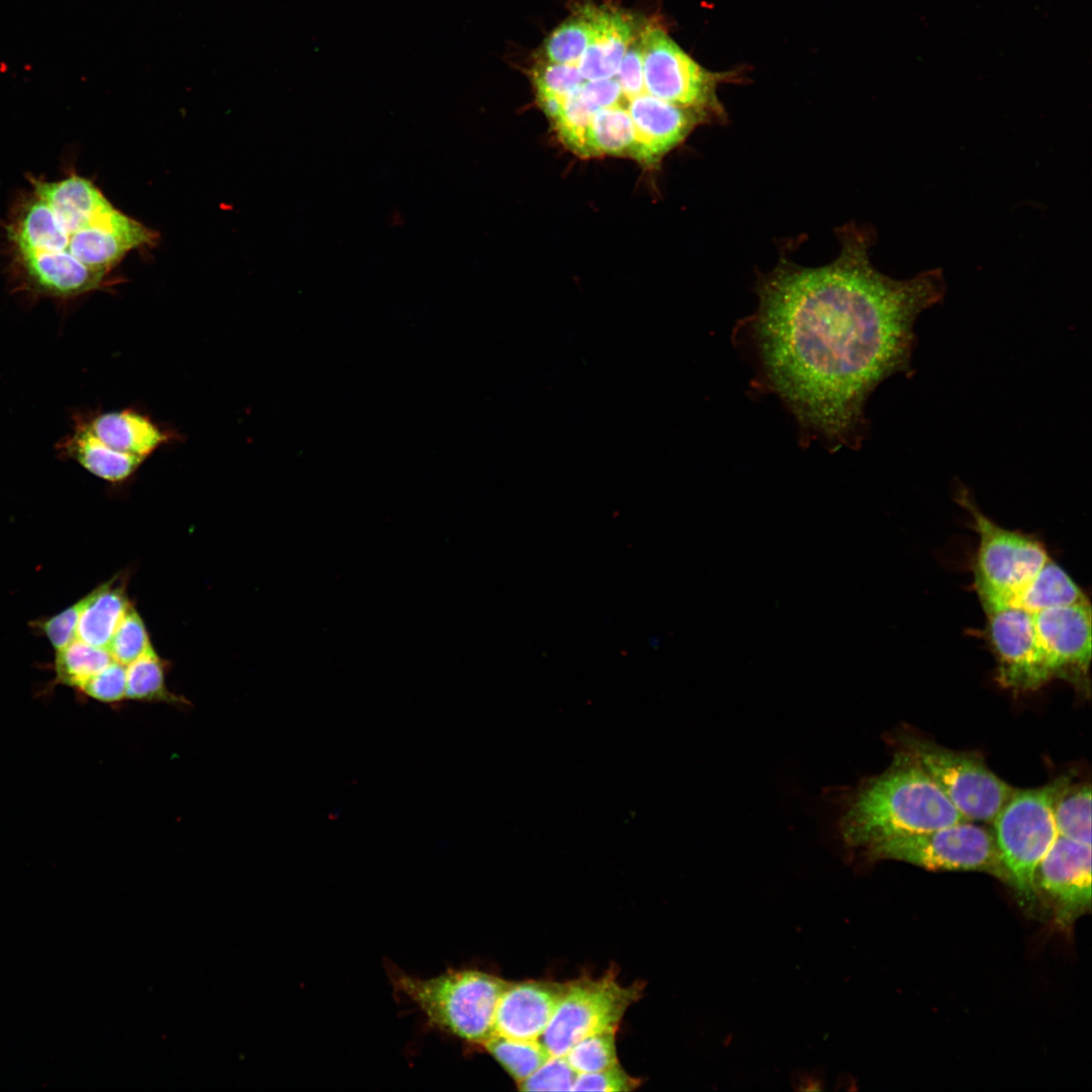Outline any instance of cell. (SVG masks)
Listing matches in <instances>:
<instances>
[{
	"instance_id": "1",
	"label": "cell",
	"mask_w": 1092,
	"mask_h": 1092,
	"mask_svg": "<svg viewBox=\"0 0 1092 1092\" xmlns=\"http://www.w3.org/2000/svg\"><path fill=\"white\" fill-rule=\"evenodd\" d=\"M871 229H840L831 263L787 259L757 282L758 305L734 330L755 371L752 385L777 395L793 415L803 445L858 448L868 432L872 392L896 373H913L919 314L942 300L940 268L904 280L870 260Z\"/></svg>"
},
{
	"instance_id": "11",
	"label": "cell",
	"mask_w": 1092,
	"mask_h": 1092,
	"mask_svg": "<svg viewBox=\"0 0 1092 1092\" xmlns=\"http://www.w3.org/2000/svg\"><path fill=\"white\" fill-rule=\"evenodd\" d=\"M983 609L987 618L985 634L995 657L996 677L1001 686L1028 692L1051 680L1032 613L1015 606Z\"/></svg>"
},
{
	"instance_id": "26",
	"label": "cell",
	"mask_w": 1092,
	"mask_h": 1092,
	"mask_svg": "<svg viewBox=\"0 0 1092 1092\" xmlns=\"http://www.w3.org/2000/svg\"><path fill=\"white\" fill-rule=\"evenodd\" d=\"M592 35L590 7L556 27L544 43L548 62L577 65Z\"/></svg>"
},
{
	"instance_id": "15",
	"label": "cell",
	"mask_w": 1092,
	"mask_h": 1092,
	"mask_svg": "<svg viewBox=\"0 0 1092 1092\" xmlns=\"http://www.w3.org/2000/svg\"><path fill=\"white\" fill-rule=\"evenodd\" d=\"M565 986L551 981L509 982L497 1003L494 1035L540 1039Z\"/></svg>"
},
{
	"instance_id": "17",
	"label": "cell",
	"mask_w": 1092,
	"mask_h": 1092,
	"mask_svg": "<svg viewBox=\"0 0 1092 1092\" xmlns=\"http://www.w3.org/2000/svg\"><path fill=\"white\" fill-rule=\"evenodd\" d=\"M64 457L72 458L94 475L117 482L129 477L145 458L116 451L98 439L80 418L73 432L57 446Z\"/></svg>"
},
{
	"instance_id": "13",
	"label": "cell",
	"mask_w": 1092,
	"mask_h": 1092,
	"mask_svg": "<svg viewBox=\"0 0 1092 1092\" xmlns=\"http://www.w3.org/2000/svg\"><path fill=\"white\" fill-rule=\"evenodd\" d=\"M1035 887L1050 901L1056 924L1071 927L1091 909V845L1058 836L1035 871Z\"/></svg>"
},
{
	"instance_id": "6",
	"label": "cell",
	"mask_w": 1092,
	"mask_h": 1092,
	"mask_svg": "<svg viewBox=\"0 0 1092 1092\" xmlns=\"http://www.w3.org/2000/svg\"><path fill=\"white\" fill-rule=\"evenodd\" d=\"M957 502L972 516V527L979 537L974 576L982 607H1016L1024 588L1051 558L1045 546L1034 535L993 522L968 489L957 491Z\"/></svg>"
},
{
	"instance_id": "30",
	"label": "cell",
	"mask_w": 1092,
	"mask_h": 1092,
	"mask_svg": "<svg viewBox=\"0 0 1092 1092\" xmlns=\"http://www.w3.org/2000/svg\"><path fill=\"white\" fill-rule=\"evenodd\" d=\"M577 1073L564 1056H551L528 1078L519 1083L523 1091H572Z\"/></svg>"
},
{
	"instance_id": "18",
	"label": "cell",
	"mask_w": 1092,
	"mask_h": 1092,
	"mask_svg": "<svg viewBox=\"0 0 1092 1092\" xmlns=\"http://www.w3.org/2000/svg\"><path fill=\"white\" fill-rule=\"evenodd\" d=\"M83 421L98 439L112 449L145 459L167 440V436L148 417L131 410L99 414Z\"/></svg>"
},
{
	"instance_id": "19",
	"label": "cell",
	"mask_w": 1092,
	"mask_h": 1092,
	"mask_svg": "<svg viewBox=\"0 0 1092 1092\" xmlns=\"http://www.w3.org/2000/svg\"><path fill=\"white\" fill-rule=\"evenodd\" d=\"M80 603L77 639L107 648L115 630L131 608L123 588L109 582Z\"/></svg>"
},
{
	"instance_id": "31",
	"label": "cell",
	"mask_w": 1092,
	"mask_h": 1092,
	"mask_svg": "<svg viewBox=\"0 0 1092 1092\" xmlns=\"http://www.w3.org/2000/svg\"><path fill=\"white\" fill-rule=\"evenodd\" d=\"M87 696L102 703H118L125 699V666L113 660L87 679L80 688Z\"/></svg>"
},
{
	"instance_id": "28",
	"label": "cell",
	"mask_w": 1092,
	"mask_h": 1092,
	"mask_svg": "<svg viewBox=\"0 0 1092 1092\" xmlns=\"http://www.w3.org/2000/svg\"><path fill=\"white\" fill-rule=\"evenodd\" d=\"M107 649L113 660L124 666L154 650L143 620L131 608L115 630Z\"/></svg>"
},
{
	"instance_id": "16",
	"label": "cell",
	"mask_w": 1092,
	"mask_h": 1092,
	"mask_svg": "<svg viewBox=\"0 0 1092 1092\" xmlns=\"http://www.w3.org/2000/svg\"><path fill=\"white\" fill-rule=\"evenodd\" d=\"M592 35L577 67L584 81L612 78L635 38L631 18L613 8L590 7Z\"/></svg>"
},
{
	"instance_id": "25",
	"label": "cell",
	"mask_w": 1092,
	"mask_h": 1092,
	"mask_svg": "<svg viewBox=\"0 0 1092 1092\" xmlns=\"http://www.w3.org/2000/svg\"><path fill=\"white\" fill-rule=\"evenodd\" d=\"M112 661L107 648L75 639L57 651L56 671L62 682L80 689L87 679Z\"/></svg>"
},
{
	"instance_id": "4",
	"label": "cell",
	"mask_w": 1092,
	"mask_h": 1092,
	"mask_svg": "<svg viewBox=\"0 0 1092 1092\" xmlns=\"http://www.w3.org/2000/svg\"><path fill=\"white\" fill-rule=\"evenodd\" d=\"M395 991L421 1011L428 1025L465 1043L482 1046L494 1035L498 1000L509 982L474 969H451L420 978L388 964Z\"/></svg>"
},
{
	"instance_id": "24",
	"label": "cell",
	"mask_w": 1092,
	"mask_h": 1092,
	"mask_svg": "<svg viewBox=\"0 0 1092 1092\" xmlns=\"http://www.w3.org/2000/svg\"><path fill=\"white\" fill-rule=\"evenodd\" d=\"M125 672V699L185 704L184 700L168 691L163 663L154 650L126 665Z\"/></svg>"
},
{
	"instance_id": "20",
	"label": "cell",
	"mask_w": 1092,
	"mask_h": 1092,
	"mask_svg": "<svg viewBox=\"0 0 1092 1092\" xmlns=\"http://www.w3.org/2000/svg\"><path fill=\"white\" fill-rule=\"evenodd\" d=\"M1088 599L1069 573L1050 558L1020 595L1016 607L1030 613Z\"/></svg>"
},
{
	"instance_id": "3",
	"label": "cell",
	"mask_w": 1092,
	"mask_h": 1092,
	"mask_svg": "<svg viewBox=\"0 0 1092 1092\" xmlns=\"http://www.w3.org/2000/svg\"><path fill=\"white\" fill-rule=\"evenodd\" d=\"M825 796L834 808L836 837L852 859H862L871 849L892 839L967 820L920 765L899 748L881 774L852 787L827 788Z\"/></svg>"
},
{
	"instance_id": "32",
	"label": "cell",
	"mask_w": 1092,
	"mask_h": 1092,
	"mask_svg": "<svg viewBox=\"0 0 1092 1092\" xmlns=\"http://www.w3.org/2000/svg\"><path fill=\"white\" fill-rule=\"evenodd\" d=\"M639 1085L640 1080L627 1074L618 1063L602 1071L577 1074L572 1091L623 1092Z\"/></svg>"
},
{
	"instance_id": "5",
	"label": "cell",
	"mask_w": 1092,
	"mask_h": 1092,
	"mask_svg": "<svg viewBox=\"0 0 1092 1092\" xmlns=\"http://www.w3.org/2000/svg\"><path fill=\"white\" fill-rule=\"evenodd\" d=\"M1069 783L1070 777L1062 776L1038 788L1015 789L992 822L1008 884L1021 906L1029 911L1034 910L1038 900L1036 868L1059 836L1055 803Z\"/></svg>"
},
{
	"instance_id": "9",
	"label": "cell",
	"mask_w": 1092,
	"mask_h": 1092,
	"mask_svg": "<svg viewBox=\"0 0 1092 1092\" xmlns=\"http://www.w3.org/2000/svg\"><path fill=\"white\" fill-rule=\"evenodd\" d=\"M645 92L694 110L708 122L727 119L717 88L731 73L711 72L677 46L665 31L648 28L641 35Z\"/></svg>"
},
{
	"instance_id": "35",
	"label": "cell",
	"mask_w": 1092,
	"mask_h": 1092,
	"mask_svg": "<svg viewBox=\"0 0 1092 1092\" xmlns=\"http://www.w3.org/2000/svg\"><path fill=\"white\" fill-rule=\"evenodd\" d=\"M80 608L79 602L43 623L42 630L57 651L77 639Z\"/></svg>"
},
{
	"instance_id": "12",
	"label": "cell",
	"mask_w": 1092,
	"mask_h": 1092,
	"mask_svg": "<svg viewBox=\"0 0 1092 1092\" xmlns=\"http://www.w3.org/2000/svg\"><path fill=\"white\" fill-rule=\"evenodd\" d=\"M1032 615L1051 677L1085 688L1092 649L1090 601L1085 599Z\"/></svg>"
},
{
	"instance_id": "34",
	"label": "cell",
	"mask_w": 1092,
	"mask_h": 1092,
	"mask_svg": "<svg viewBox=\"0 0 1092 1092\" xmlns=\"http://www.w3.org/2000/svg\"><path fill=\"white\" fill-rule=\"evenodd\" d=\"M578 93L594 112L601 108L627 106V100L615 76L584 81L578 88Z\"/></svg>"
},
{
	"instance_id": "8",
	"label": "cell",
	"mask_w": 1092,
	"mask_h": 1092,
	"mask_svg": "<svg viewBox=\"0 0 1092 1092\" xmlns=\"http://www.w3.org/2000/svg\"><path fill=\"white\" fill-rule=\"evenodd\" d=\"M898 860L928 871H976L1008 884L993 832L972 821H962L882 843L861 860Z\"/></svg>"
},
{
	"instance_id": "2",
	"label": "cell",
	"mask_w": 1092,
	"mask_h": 1092,
	"mask_svg": "<svg viewBox=\"0 0 1092 1092\" xmlns=\"http://www.w3.org/2000/svg\"><path fill=\"white\" fill-rule=\"evenodd\" d=\"M5 229L18 283L28 292L58 298L100 288L130 250L156 238L77 174L30 179Z\"/></svg>"
},
{
	"instance_id": "14",
	"label": "cell",
	"mask_w": 1092,
	"mask_h": 1092,
	"mask_svg": "<svg viewBox=\"0 0 1092 1092\" xmlns=\"http://www.w3.org/2000/svg\"><path fill=\"white\" fill-rule=\"evenodd\" d=\"M634 125L631 157L653 165L679 146L699 124L708 120L700 113L643 92L626 106Z\"/></svg>"
},
{
	"instance_id": "22",
	"label": "cell",
	"mask_w": 1092,
	"mask_h": 1092,
	"mask_svg": "<svg viewBox=\"0 0 1092 1092\" xmlns=\"http://www.w3.org/2000/svg\"><path fill=\"white\" fill-rule=\"evenodd\" d=\"M1058 835L1091 845V788L1070 785L1058 796L1054 807Z\"/></svg>"
},
{
	"instance_id": "10",
	"label": "cell",
	"mask_w": 1092,
	"mask_h": 1092,
	"mask_svg": "<svg viewBox=\"0 0 1092 1092\" xmlns=\"http://www.w3.org/2000/svg\"><path fill=\"white\" fill-rule=\"evenodd\" d=\"M643 987L621 986L610 972L600 979L581 978L566 983L553 1015L540 1037L551 1056H564L581 1038L618 1028L626 1010Z\"/></svg>"
},
{
	"instance_id": "29",
	"label": "cell",
	"mask_w": 1092,
	"mask_h": 1092,
	"mask_svg": "<svg viewBox=\"0 0 1092 1092\" xmlns=\"http://www.w3.org/2000/svg\"><path fill=\"white\" fill-rule=\"evenodd\" d=\"M533 83L538 98L565 99L584 82L577 65L542 63L533 70Z\"/></svg>"
},
{
	"instance_id": "21",
	"label": "cell",
	"mask_w": 1092,
	"mask_h": 1092,
	"mask_svg": "<svg viewBox=\"0 0 1092 1092\" xmlns=\"http://www.w3.org/2000/svg\"><path fill=\"white\" fill-rule=\"evenodd\" d=\"M634 125L626 107L601 108L590 117L586 134V157L632 155Z\"/></svg>"
},
{
	"instance_id": "7",
	"label": "cell",
	"mask_w": 1092,
	"mask_h": 1092,
	"mask_svg": "<svg viewBox=\"0 0 1092 1092\" xmlns=\"http://www.w3.org/2000/svg\"><path fill=\"white\" fill-rule=\"evenodd\" d=\"M893 738L896 747L920 765L969 821L992 823L1015 791L978 754L951 750L906 732Z\"/></svg>"
},
{
	"instance_id": "23",
	"label": "cell",
	"mask_w": 1092,
	"mask_h": 1092,
	"mask_svg": "<svg viewBox=\"0 0 1092 1092\" xmlns=\"http://www.w3.org/2000/svg\"><path fill=\"white\" fill-rule=\"evenodd\" d=\"M481 1048L502 1065L517 1084L528 1078L551 1057L540 1039L493 1035Z\"/></svg>"
},
{
	"instance_id": "33",
	"label": "cell",
	"mask_w": 1092,
	"mask_h": 1092,
	"mask_svg": "<svg viewBox=\"0 0 1092 1092\" xmlns=\"http://www.w3.org/2000/svg\"><path fill=\"white\" fill-rule=\"evenodd\" d=\"M624 97L629 100L643 92V56L641 36L635 37L626 51L615 75Z\"/></svg>"
},
{
	"instance_id": "27",
	"label": "cell",
	"mask_w": 1092,
	"mask_h": 1092,
	"mask_svg": "<svg viewBox=\"0 0 1092 1092\" xmlns=\"http://www.w3.org/2000/svg\"><path fill=\"white\" fill-rule=\"evenodd\" d=\"M564 1057L577 1074L594 1073L618 1064L616 1029L599 1031L581 1038Z\"/></svg>"
}]
</instances>
